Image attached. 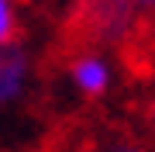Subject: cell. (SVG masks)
Returning a JSON list of instances; mask_svg holds the SVG:
<instances>
[{
  "label": "cell",
  "instance_id": "1",
  "mask_svg": "<svg viewBox=\"0 0 155 152\" xmlns=\"http://www.w3.org/2000/svg\"><path fill=\"white\" fill-rule=\"evenodd\" d=\"M69 83L83 97H104L114 83V66L100 52H79L69 62Z\"/></svg>",
  "mask_w": 155,
  "mask_h": 152
},
{
  "label": "cell",
  "instance_id": "2",
  "mask_svg": "<svg viewBox=\"0 0 155 152\" xmlns=\"http://www.w3.org/2000/svg\"><path fill=\"white\" fill-rule=\"evenodd\" d=\"M90 28L97 31V38L104 42H124L134 28V7H127L124 0H93L90 4Z\"/></svg>",
  "mask_w": 155,
  "mask_h": 152
},
{
  "label": "cell",
  "instance_id": "5",
  "mask_svg": "<svg viewBox=\"0 0 155 152\" xmlns=\"http://www.w3.org/2000/svg\"><path fill=\"white\" fill-rule=\"evenodd\" d=\"M93 152H152L145 142H134V138H110L104 145H97Z\"/></svg>",
  "mask_w": 155,
  "mask_h": 152
},
{
  "label": "cell",
  "instance_id": "6",
  "mask_svg": "<svg viewBox=\"0 0 155 152\" xmlns=\"http://www.w3.org/2000/svg\"><path fill=\"white\" fill-rule=\"evenodd\" d=\"M127 7H155V0H124Z\"/></svg>",
  "mask_w": 155,
  "mask_h": 152
},
{
  "label": "cell",
  "instance_id": "7",
  "mask_svg": "<svg viewBox=\"0 0 155 152\" xmlns=\"http://www.w3.org/2000/svg\"><path fill=\"white\" fill-rule=\"evenodd\" d=\"M148 131H152V145H148V149L155 152V111H152V118H148Z\"/></svg>",
  "mask_w": 155,
  "mask_h": 152
},
{
  "label": "cell",
  "instance_id": "4",
  "mask_svg": "<svg viewBox=\"0 0 155 152\" xmlns=\"http://www.w3.org/2000/svg\"><path fill=\"white\" fill-rule=\"evenodd\" d=\"M17 42V0H0V49Z\"/></svg>",
  "mask_w": 155,
  "mask_h": 152
},
{
  "label": "cell",
  "instance_id": "3",
  "mask_svg": "<svg viewBox=\"0 0 155 152\" xmlns=\"http://www.w3.org/2000/svg\"><path fill=\"white\" fill-rule=\"evenodd\" d=\"M28 76H31V56L21 42L0 49V107L14 104L24 93Z\"/></svg>",
  "mask_w": 155,
  "mask_h": 152
}]
</instances>
